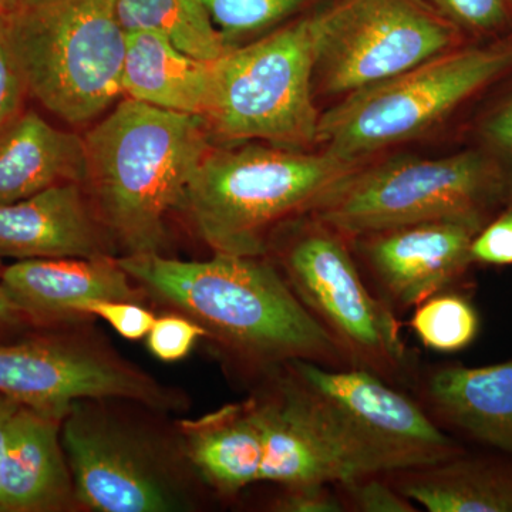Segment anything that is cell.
I'll use <instances>...</instances> for the list:
<instances>
[{"instance_id":"obj_1","label":"cell","mask_w":512,"mask_h":512,"mask_svg":"<svg viewBox=\"0 0 512 512\" xmlns=\"http://www.w3.org/2000/svg\"><path fill=\"white\" fill-rule=\"evenodd\" d=\"M117 261L141 291L200 323L248 362L268 370L293 360L350 367L266 256L214 252L207 261H180L137 254Z\"/></svg>"},{"instance_id":"obj_2","label":"cell","mask_w":512,"mask_h":512,"mask_svg":"<svg viewBox=\"0 0 512 512\" xmlns=\"http://www.w3.org/2000/svg\"><path fill=\"white\" fill-rule=\"evenodd\" d=\"M211 140L201 117L127 97L87 131L83 187L126 255L161 254L168 217L184 207Z\"/></svg>"},{"instance_id":"obj_3","label":"cell","mask_w":512,"mask_h":512,"mask_svg":"<svg viewBox=\"0 0 512 512\" xmlns=\"http://www.w3.org/2000/svg\"><path fill=\"white\" fill-rule=\"evenodd\" d=\"M274 376L349 478L429 466L467 448L416 397L365 369L293 360Z\"/></svg>"},{"instance_id":"obj_4","label":"cell","mask_w":512,"mask_h":512,"mask_svg":"<svg viewBox=\"0 0 512 512\" xmlns=\"http://www.w3.org/2000/svg\"><path fill=\"white\" fill-rule=\"evenodd\" d=\"M360 165L325 148L211 147L188 185L183 210L217 254L268 256L282 225L309 214Z\"/></svg>"},{"instance_id":"obj_5","label":"cell","mask_w":512,"mask_h":512,"mask_svg":"<svg viewBox=\"0 0 512 512\" xmlns=\"http://www.w3.org/2000/svg\"><path fill=\"white\" fill-rule=\"evenodd\" d=\"M0 18L29 96L57 119L84 126L123 96L117 0H3Z\"/></svg>"},{"instance_id":"obj_6","label":"cell","mask_w":512,"mask_h":512,"mask_svg":"<svg viewBox=\"0 0 512 512\" xmlns=\"http://www.w3.org/2000/svg\"><path fill=\"white\" fill-rule=\"evenodd\" d=\"M512 204V185L490 153L404 157L360 165L309 215L348 239L434 221L483 228Z\"/></svg>"},{"instance_id":"obj_7","label":"cell","mask_w":512,"mask_h":512,"mask_svg":"<svg viewBox=\"0 0 512 512\" xmlns=\"http://www.w3.org/2000/svg\"><path fill=\"white\" fill-rule=\"evenodd\" d=\"M269 252H275L285 281L350 367L412 389L417 360L404 343L396 313L367 284L348 238L306 214L275 232Z\"/></svg>"},{"instance_id":"obj_8","label":"cell","mask_w":512,"mask_h":512,"mask_svg":"<svg viewBox=\"0 0 512 512\" xmlns=\"http://www.w3.org/2000/svg\"><path fill=\"white\" fill-rule=\"evenodd\" d=\"M313 90L311 15L285 23L212 62L211 138L266 141L306 150L318 144L320 114Z\"/></svg>"},{"instance_id":"obj_9","label":"cell","mask_w":512,"mask_h":512,"mask_svg":"<svg viewBox=\"0 0 512 512\" xmlns=\"http://www.w3.org/2000/svg\"><path fill=\"white\" fill-rule=\"evenodd\" d=\"M512 69V42L448 50L342 97L320 114L318 144L350 163L412 141Z\"/></svg>"},{"instance_id":"obj_10","label":"cell","mask_w":512,"mask_h":512,"mask_svg":"<svg viewBox=\"0 0 512 512\" xmlns=\"http://www.w3.org/2000/svg\"><path fill=\"white\" fill-rule=\"evenodd\" d=\"M313 90L346 97L456 49L460 30L421 0H338L312 13Z\"/></svg>"},{"instance_id":"obj_11","label":"cell","mask_w":512,"mask_h":512,"mask_svg":"<svg viewBox=\"0 0 512 512\" xmlns=\"http://www.w3.org/2000/svg\"><path fill=\"white\" fill-rule=\"evenodd\" d=\"M101 404L103 399L77 400L62 424L77 503L99 512L184 510L185 497L164 454Z\"/></svg>"},{"instance_id":"obj_12","label":"cell","mask_w":512,"mask_h":512,"mask_svg":"<svg viewBox=\"0 0 512 512\" xmlns=\"http://www.w3.org/2000/svg\"><path fill=\"white\" fill-rule=\"evenodd\" d=\"M0 396L40 409L69 410L84 399L126 400L157 410L183 407L180 394L79 336L0 345Z\"/></svg>"},{"instance_id":"obj_13","label":"cell","mask_w":512,"mask_h":512,"mask_svg":"<svg viewBox=\"0 0 512 512\" xmlns=\"http://www.w3.org/2000/svg\"><path fill=\"white\" fill-rule=\"evenodd\" d=\"M480 228L434 221L372 232L349 239L366 282L394 313L451 291L466 278L471 242Z\"/></svg>"},{"instance_id":"obj_14","label":"cell","mask_w":512,"mask_h":512,"mask_svg":"<svg viewBox=\"0 0 512 512\" xmlns=\"http://www.w3.org/2000/svg\"><path fill=\"white\" fill-rule=\"evenodd\" d=\"M412 390L431 419L461 443L512 454V359L419 370Z\"/></svg>"},{"instance_id":"obj_15","label":"cell","mask_w":512,"mask_h":512,"mask_svg":"<svg viewBox=\"0 0 512 512\" xmlns=\"http://www.w3.org/2000/svg\"><path fill=\"white\" fill-rule=\"evenodd\" d=\"M114 247L82 184L0 204V258H103L114 256Z\"/></svg>"},{"instance_id":"obj_16","label":"cell","mask_w":512,"mask_h":512,"mask_svg":"<svg viewBox=\"0 0 512 512\" xmlns=\"http://www.w3.org/2000/svg\"><path fill=\"white\" fill-rule=\"evenodd\" d=\"M2 284L29 322L79 320L76 309L96 299L141 301L116 256L25 259L6 266Z\"/></svg>"},{"instance_id":"obj_17","label":"cell","mask_w":512,"mask_h":512,"mask_svg":"<svg viewBox=\"0 0 512 512\" xmlns=\"http://www.w3.org/2000/svg\"><path fill=\"white\" fill-rule=\"evenodd\" d=\"M67 412L19 404L9 429L3 512H57L79 505L62 443Z\"/></svg>"},{"instance_id":"obj_18","label":"cell","mask_w":512,"mask_h":512,"mask_svg":"<svg viewBox=\"0 0 512 512\" xmlns=\"http://www.w3.org/2000/svg\"><path fill=\"white\" fill-rule=\"evenodd\" d=\"M413 504L430 512H512V454L463 453L386 474Z\"/></svg>"},{"instance_id":"obj_19","label":"cell","mask_w":512,"mask_h":512,"mask_svg":"<svg viewBox=\"0 0 512 512\" xmlns=\"http://www.w3.org/2000/svg\"><path fill=\"white\" fill-rule=\"evenodd\" d=\"M84 137L22 110L0 130V204L66 183L84 184Z\"/></svg>"},{"instance_id":"obj_20","label":"cell","mask_w":512,"mask_h":512,"mask_svg":"<svg viewBox=\"0 0 512 512\" xmlns=\"http://www.w3.org/2000/svg\"><path fill=\"white\" fill-rule=\"evenodd\" d=\"M184 456L217 493L231 497L261 476L264 437L254 399L180 423Z\"/></svg>"},{"instance_id":"obj_21","label":"cell","mask_w":512,"mask_h":512,"mask_svg":"<svg viewBox=\"0 0 512 512\" xmlns=\"http://www.w3.org/2000/svg\"><path fill=\"white\" fill-rule=\"evenodd\" d=\"M123 96L204 119L212 96V62L181 52L153 32L127 33Z\"/></svg>"},{"instance_id":"obj_22","label":"cell","mask_w":512,"mask_h":512,"mask_svg":"<svg viewBox=\"0 0 512 512\" xmlns=\"http://www.w3.org/2000/svg\"><path fill=\"white\" fill-rule=\"evenodd\" d=\"M274 386L252 397L264 437L259 481L281 487L335 485L348 480L339 461L330 454L311 424L272 377Z\"/></svg>"},{"instance_id":"obj_23","label":"cell","mask_w":512,"mask_h":512,"mask_svg":"<svg viewBox=\"0 0 512 512\" xmlns=\"http://www.w3.org/2000/svg\"><path fill=\"white\" fill-rule=\"evenodd\" d=\"M117 16L126 33H158L205 62H215L231 49L204 0H117Z\"/></svg>"},{"instance_id":"obj_24","label":"cell","mask_w":512,"mask_h":512,"mask_svg":"<svg viewBox=\"0 0 512 512\" xmlns=\"http://www.w3.org/2000/svg\"><path fill=\"white\" fill-rule=\"evenodd\" d=\"M410 326L426 348L454 353L477 339L480 316L466 296L447 291L417 305Z\"/></svg>"},{"instance_id":"obj_25","label":"cell","mask_w":512,"mask_h":512,"mask_svg":"<svg viewBox=\"0 0 512 512\" xmlns=\"http://www.w3.org/2000/svg\"><path fill=\"white\" fill-rule=\"evenodd\" d=\"M318 0H204L229 46L281 28Z\"/></svg>"},{"instance_id":"obj_26","label":"cell","mask_w":512,"mask_h":512,"mask_svg":"<svg viewBox=\"0 0 512 512\" xmlns=\"http://www.w3.org/2000/svg\"><path fill=\"white\" fill-rule=\"evenodd\" d=\"M458 30L490 35L511 18V0H421Z\"/></svg>"},{"instance_id":"obj_27","label":"cell","mask_w":512,"mask_h":512,"mask_svg":"<svg viewBox=\"0 0 512 512\" xmlns=\"http://www.w3.org/2000/svg\"><path fill=\"white\" fill-rule=\"evenodd\" d=\"M345 504L353 512H416L419 508L390 484L383 474H366L335 484Z\"/></svg>"},{"instance_id":"obj_28","label":"cell","mask_w":512,"mask_h":512,"mask_svg":"<svg viewBox=\"0 0 512 512\" xmlns=\"http://www.w3.org/2000/svg\"><path fill=\"white\" fill-rule=\"evenodd\" d=\"M208 332L200 323L185 315L160 316L148 332L147 346L161 362H178L190 355L198 340L207 338Z\"/></svg>"},{"instance_id":"obj_29","label":"cell","mask_w":512,"mask_h":512,"mask_svg":"<svg viewBox=\"0 0 512 512\" xmlns=\"http://www.w3.org/2000/svg\"><path fill=\"white\" fill-rule=\"evenodd\" d=\"M80 318L97 316L109 323L120 336L128 340L146 338L157 316L140 302L123 299H96L76 309Z\"/></svg>"},{"instance_id":"obj_30","label":"cell","mask_w":512,"mask_h":512,"mask_svg":"<svg viewBox=\"0 0 512 512\" xmlns=\"http://www.w3.org/2000/svg\"><path fill=\"white\" fill-rule=\"evenodd\" d=\"M470 254L474 264L512 265V204L477 232Z\"/></svg>"},{"instance_id":"obj_31","label":"cell","mask_w":512,"mask_h":512,"mask_svg":"<svg viewBox=\"0 0 512 512\" xmlns=\"http://www.w3.org/2000/svg\"><path fill=\"white\" fill-rule=\"evenodd\" d=\"M478 131L485 151L504 168L512 185V90L485 113Z\"/></svg>"},{"instance_id":"obj_32","label":"cell","mask_w":512,"mask_h":512,"mask_svg":"<svg viewBox=\"0 0 512 512\" xmlns=\"http://www.w3.org/2000/svg\"><path fill=\"white\" fill-rule=\"evenodd\" d=\"M28 96L25 80L0 18V130L23 110Z\"/></svg>"},{"instance_id":"obj_33","label":"cell","mask_w":512,"mask_h":512,"mask_svg":"<svg viewBox=\"0 0 512 512\" xmlns=\"http://www.w3.org/2000/svg\"><path fill=\"white\" fill-rule=\"evenodd\" d=\"M279 512H346L345 504L335 485L311 484L282 487V493L272 503Z\"/></svg>"},{"instance_id":"obj_34","label":"cell","mask_w":512,"mask_h":512,"mask_svg":"<svg viewBox=\"0 0 512 512\" xmlns=\"http://www.w3.org/2000/svg\"><path fill=\"white\" fill-rule=\"evenodd\" d=\"M19 404L9 397L0 396V512H3V477H5L6 454H8L10 423Z\"/></svg>"},{"instance_id":"obj_35","label":"cell","mask_w":512,"mask_h":512,"mask_svg":"<svg viewBox=\"0 0 512 512\" xmlns=\"http://www.w3.org/2000/svg\"><path fill=\"white\" fill-rule=\"evenodd\" d=\"M2 261H0V333L18 329L20 326L30 323L25 313L13 301L12 296L2 284Z\"/></svg>"},{"instance_id":"obj_36","label":"cell","mask_w":512,"mask_h":512,"mask_svg":"<svg viewBox=\"0 0 512 512\" xmlns=\"http://www.w3.org/2000/svg\"><path fill=\"white\" fill-rule=\"evenodd\" d=\"M2 3H3V0H0V5H2Z\"/></svg>"},{"instance_id":"obj_37","label":"cell","mask_w":512,"mask_h":512,"mask_svg":"<svg viewBox=\"0 0 512 512\" xmlns=\"http://www.w3.org/2000/svg\"><path fill=\"white\" fill-rule=\"evenodd\" d=\"M511 3H512V0H511Z\"/></svg>"}]
</instances>
